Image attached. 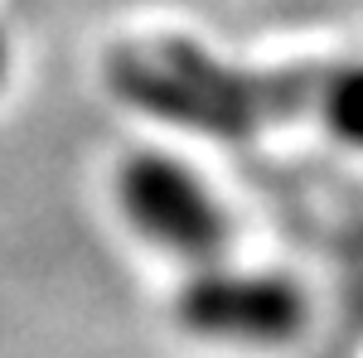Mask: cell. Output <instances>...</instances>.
<instances>
[{
  "instance_id": "3",
  "label": "cell",
  "mask_w": 363,
  "mask_h": 358,
  "mask_svg": "<svg viewBox=\"0 0 363 358\" xmlns=\"http://www.w3.org/2000/svg\"><path fill=\"white\" fill-rule=\"evenodd\" d=\"M174 315L199 339L286 344L306 330V296L272 272H203L179 291Z\"/></svg>"
},
{
  "instance_id": "2",
  "label": "cell",
  "mask_w": 363,
  "mask_h": 358,
  "mask_svg": "<svg viewBox=\"0 0 363 358\" xmlns=\"http://www.w3.org/2000/svg\"><path fill=\"white\" fill-rule=\"evenodd\" d=\"M116 203L145 242L174 257H189V262L218 257L228 237V223L213 194L169 155H150V150L131 155L116 174Z\"/></svg>"
},
{
  "instance_id": "4",
  "label": "cell",
  "mask_w": 363,
  "mask_h": 358,
  "mask_svg": "<svg viewBox=\"0 0 363 358\" xmlns=\"http://www.w3.org/2000/svg\"><path fill=\"white\" fill-rule=\"evenodd\" d=\"M339 140L363 145V63H344L335 68V83H330V102L320 116Z\"/></svg>"
},
{
  "instance_id": "1",
  "label": "cell",
  "mask_w": 363,
  "mask_h": 358,
  "mask_svg": "<svg viewBox=\"0 0 363 358\" xmlns=\"http://www.w3.org/2000/svg\"><path fill=\"white\" fill-rule=\"evenodd\" d=\"M330 83L335 68H233L179 34L126 39L107 54V87L126 107L208 136H252L306 111L325 116Z\"/></svg>"
},
{
  "instance_id": "5",
  "label": "cell",
  "mask_w": 363,
  "mask_h": 358,
  "mask_svg": "<svg viewBox=\"0 0 363 358\" xmlns=\"http://www.w3.org/2000/svg\"><path fill=\"white\" fill-rule=\"evenodd\" d=\"M5 63H10V49H5V34H0V83H5Z\"/></svg>"
}]
</instances>
